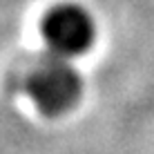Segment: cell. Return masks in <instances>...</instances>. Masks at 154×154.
Masks as SVG:
<instances>
[{"instance_id": "1", "label": "cell", "mask_w": 154, "mask_h": 154, "mask_svg": "<svg viewBox=\"0 0 154 154\" xmlns=\"http://www.w3.org/2000/svg\"><path fill=\"white\" fill-rule=\"evenodd\" d=\"M25 89L38 112L54 119L72 112L78 105L83 94V78L67 58L45 54L27 72Z\"/></svg>"}, {"instance_id": "2", "label": "cell", "mask_w": 154, "mask_h": 154, "mask_svg": "<svg viewBox=\"0 0 154 154\" xmlns=\"http://www.w3.org/2000/svg\"><path fill=\"white\" fill-rule=\"evenodd\" d=\"M42 38L47 51L60 58H76L94 45L96 25L81 5H56L42 18Z\"/></svg>"}]
</instances>
